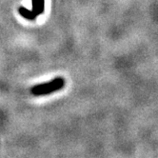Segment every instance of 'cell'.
<instances>
[{"instance_id":"obj_1","label":"cell","mask_w":158,"mask_h":158,"mask_svg":"<svg viewBox=\"0 0 158 158\" xmlns=\"http://www.w3.org/2000/svg\"><path fill=\"white\" fill-rule=\"evenodd\" d=\"M65 85V80L62 78V77H57L53 79L52 81H49L47 83H44V84H39V85H36V86H33L31 88V94L35 95V94L38 93V92H41V91H46L48 89H56L57 91L61 89Z\"/></svg>"},{"instance_id":"obj_2","label":"cell","mask_w":158,"mask_h":158,"mask_svg":"<svg viewBox=\"0 0 158 158\" xmlns=\"http://www.w3.org/2000/svg\"><path fill=\"white\" fill-rule=\"evenodd\" d=\"M18 13L22 17H24L25 19H28V20H35L37 17L35 13H32V10H30L24 7H20L18 9Z\"/></svg>"},{"instance_id":"obj_3","label":"cell","mask_w":158,"mask_h":158,"mask_svg":"<svg viewBox=\"0 0 158 158\" xmlns=\"http://www.w3.org/2000/svg\"><path fill=\"white\" fill-rule=\"evenodd\" d=\"M44 10H45V0H37V12H36L37 16L44 13Z\"/></svg>"},{"instance_id":"obj_4","label":"cell","mask_w":158,"mask_h":158,"mask_svg":"<svg viewBox=\"0 0 158 158\" xmlns=\"http://www.w3.org/2000/svg\"><path fill=\"white\" fill-rule=\"evenodd\" d=\"M31 4H32V13H35L36 15L37 12V0H31ZM37 16V15H36Z\"/></svg>"}]
</instances>
